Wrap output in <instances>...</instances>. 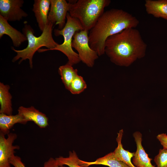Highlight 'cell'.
<instances>
[{
    "label": "cell",
    "instance_id": "9",
    "mask_svg": "<svg viewBox=\"0 0 167 167\" xmlns=\"http://www.w3.org/2000/svg\"><path fill=\"white\" fill-rule=\"evenodd\" d=\"M17 138L15 133H9L6 138L5 135L0 133V167H11L10 158L14 155L16 149H19L18 145L13 144Z\"/></svg>",
    "mask_w": 167,
    "mask_h": 167
},
{
    "label": "cell",
    "instance_id": "4",
    "mask_svg": "<svg viewBox=\"0 0 167 167\" xmlns=\"http://www.w3.org/2000/svg\"><path fill=\"white\" fill-rule=\"evenodd\" d=\"M71 6L70 15L77 19L84 30L89 31L95 25L105 12L104 9L110 4L109 0H69Z\"/></svg>",
    "mask_w": 167,
    "mask_h": 167
},
{
    "label": "cell",
    "instance_id": "12",
    "mask_svg": "<svg viewBox=\"0 0 167 167\" xmlns=\"http://www.w3.org/2000/svg\"><path fill=\"white\" fill-rule=\"evenodd\" d=\"M18 114L21 115L28 122L32 121L41 128L48 125V119L46 115L33 106L26 108L21 106L18 110Z\"/></svg>",
    "mask_w": 167,
    "mask_h": 167
},
{
    "label": "cell",
    "instance_id": "15",
    "mask_svg": "<svg viewBox=\"0 0 167 167\" xmlns=\"http://www.w3.org/2000/svg\"><path fill=\"white\" fill-rule=\"evenodd\" d=\"M81 163L83 167H88L92 165H103L109 167H130L126 164L119 160L113 152H110L104 156L97 159L92 162H87L80 160Z\"/></svg>",
    "mask_w": 167,
    "mask_h": 167
},
{
    "label": "cell",
    "instance_id": "13",
    "mask_svg": "<svg viewBox=\"0 0 167 167\" xmlns=\"http://www.w3.org/2000/svg\"><path fill=\"white\" fill-rule=\"evenodd\" d=\"M8 36L14 46L18 47L27 39L25 35L11 26L8 21L0 15V38L3 35Z\"/></svg>",
    "mask_w": 167,
    "mask_h": 167
},
{
    "label": "cell",
    "instance_id": "11",
    "mask_svg": "<svg viewBox=\"0 0 167 167\" xmlns=\"http://www.w3.org/2000/svg\"><path fill=\"white\" fill-rule=\"evenodd\" d=\"M50 6V0H35L32 11L40 30L42 32L47 24Z\"/></svg>",
    "mask_w": 167,
    "mask_h": 167
},
{
    "label": "cell",
    "instance_id": "17",
    "mask_svg": "<svg viewBox=\"0 0 167 167\" xmlns=\"http://www.w3.org/2000/svg\"><path fill=\"white\" fill-rule=\"evenodd\" d=\"M123 129L120 130L118 133L116 141L117 147L113 152L117 158L130 167H136L133 164L131 159L134 156L135 152H131L124 149L122 143V139L123 135Z\"/></svg>",
    "mask_w": 167,
    "mask_h": 167
},
{
    "label": "cell",
    "instance_id": "16",
    "mask_svg": "<svg viewBox=\"0 0 167 167\" xmlns=\"http://www.w3.org/2000/svg\"><path fill=\"white\" fill-rule=\"evenodd\" d=\"M27 122L21 115H7L0 113V132L4 135H8L10 129L15 124H26Z\"/></svg>",
    "mask_w": 167,
    "mask_h": 167
},
{
    "label": "cell",
    "instance_id": "1",
    "mask_svg": "<svg viewBox=\"0 0 167 167\" xmlns=\"http://www.w3.org/2000/svg\"><path fill=\"white\" fill-rule=\"evenodd\" d=\"M147 48L139 31L129 28L107 39L105 53L115 64L128 66L137 59L143 58Z\"/></svg>",
    "mask_w": 167,
    "mask_h": 167
},
{
    "label": "cell",
    "instance_id": "20",
    "mask_svg": "<svg viewBox=\"0 0 167 167\" xmlns=\"http://www.w3.org/2000/svg\"><path fill=\"white\" fill-rule=\"evenodd\" d=\"M55 159L60 167L64 165L69 167H83L81 163L80 160L78 158L74 151L70 152L68 157L60 156Z\"/></svg>",
    "mask_w": 167,
    "mask_h": 167
},
{
    "label": "cell",
    "instance_id": "23",
    "mask_svg": "<svg viewBox=\"0 0 167 167\" xmlns=\"http://www.w3.org/2000/svg\"><path fill=\"white\" fill-rule=\"evenodd\" d=\"M9 162L10 164L14 167H26L22 161L21 158L15 155L10 158Z\"/></svg>",
    "mask_w": 167,
    "mask_h": 167
},
{
    "label": "cell",
    "instance_id": "2",
    "mask_svg": "<svg viewBox=\"0 0 167 167\" xmlns=\"http://www.w3.org/2000/svg\"><path fill=\"white\" fill-rule=\"evenodd\" d=\"M139 21L122 9L112 8L105 11L88 34L89 44L99 56L105 53V44L109 36L129 28H135Z\"/></svg>",
    "mask_w": 167,
    "mask_h": 167
},
{
    "label": "cell",
    "instance_id": "22",
    "mask_svg": "<svg viewBox=\"0 0 167 167\" xmlns=\"http://www.w3.org/2000/svg\"><path fill=\"white\" fill-rule=\"evenodd\" d=\"M154 161L156 167H167V149H160Z\"/></svg>",
    "mask_w": 167,
    "mask_h": 167
},
{
    "label": "cell",
    "instance_id": "5",
    "mask_svg": "<svg viewBox=\"0 0 167 167\" xmlns=\"http://www.w3.org/2000/svg\"><path fill=\"white\" fill-rule=\"evenodd\" d=\"M66 19V22L63 28L61 30L55 29L54 30V35L56 36H62L64 41L61 44H58L51 50H58L62 53L67 57L68 62L67 63L72 66L81 61L78 54L72 49V38L76 32L84 29L79 22L71 17L69 13L67 14Z\"/></svg>",
    "mask_w": 167,
    "mask_h": 167
},
{
    "label": "cell",
    "instance_id": "19",
    "mask_svg": "<svg viewBox=\"0 0 167 167\" xmlns=\"http://www.w3.org/2000/svg\"><path fill=\"white\" fill-rule=\"evenodd\" d=\"M77 70L74 69L72 66L67 63L60 66L58 72L61 77V79L65 88L68 90L73 80L77 75Z\"/></svg>",
    "mask_w": 167,
    "mask_h": 167
},
{
    "label": "cell",
    "instance_id": "7",
    "mask_svg": "<svg viewBox=\"0 0 167 167\" xmlns=\"http://www.w3.org/2000/svg\"><path fill=\"white\" fill-rule=\"evenodd\" d=\"M50 6L48 16V21L54 25H58V29L61 30L65 25L66 19L70 9L71 3L65 0H50Z\"/></svg>",
    "mask_w": 167,
    "mask_h": 167
},
{
    "label": "cell",
    "instance_id": "10",
    "mask_svg": "<svg viewBox=\"0 0 167 167\" xmlns=\"http://www.w3.org/2000/svg\"><path fill=\"white\" fill-rule=\"evenodd\" d=\"M136 145V150L132 159V163L136 167H155L153 165L149 158L142 145V135L136 131L133 134Z\"/></svg>",
    "mask_w": 167,
    "mask_h": 167
},
{
    "label": "cell",
    "instance_id": "8",
    "mask_svg": "<svg viewBox=\"0 0 167 167\" xmlns=\"http://www.w3.org/2000/svg\"><path fill=\"white\" fill-rule=\"evenodd\" d=\"M23 0H0V15L8 21H19L28 14L21 8Z\"/></svg>",
    "mask_w": 167,
    "mask_h": 167
},
{
    "label": "cell",
    "instance_id": "3",
    "mask_svg": "<svg viewBox=\"0 0 167 167\" xmlns=\"http://www.w3.org/2000/svg\"><path fill=\"white\" fill-rule=\"evenodd\" d=\"M53 25V24L48 22L41 35L36 37L34 35V31L31 26L26 24L22 31L27 38L28 45L25 48L21 50H16L11 47V49L17 53L12 61L14 62L21 58L19 62L20 64L23 60L28 59L30 67L32 68L33 57L37 51L41 52L51 50L58 45L52 36Z\"/></svg>",
    "mask_w": 167,
    "mask_h": 167
},
{
    "label": "cell",
    "instance_id": "21",
    "mask_svg": "<svg viewBox=\"0 0 167 167\" xmlns=\"http://www.w3.org/2000/svg\"><path fill=\"white\" fill-rule=\"evenodd\" d=\"M86 87L83 78L78 75L71 82L68 90L73 94H78L83 92Z\"/></svg>",
    "mask_w": 167,
    "mask_h": 167
},
{
    "label": "cell",
    "instance_id": "26",
    "mask_svg": "<svg viewBox=\"0 0 167 167\" xmlns=\"http://www.w3.org/2000/svg\"><path fill=\"white\" fill-rule=\"evenodd\" d=\"M65 167V166H62V167Z\"/></svg>",
    "mask_w": 167,
    "mask_h": 167
},
{
    "label": "cell",
    "instance_id": "6",
    "mask_svg": "<svg viewBox=\"0 0 167 167\" xmlns=\"http://www.w3.org/2000/svg\"><path fill=\"white\" fill-rule=\"evenodd\" d=\"M88 32L83 30L76 32L73 37L72 46L78 52L81 61L87 66L92 67L98 55L90 46Z\"/></svg>",
    "mask_w": 167,
    "mask_h": 167
},
{
    "label": "cell",
    "instance_id": "25",
    "mask_svg": "<svg viewBox=\"0 0 167 167\" xmlns=\"http://www.w3.org/2000/svg\"><path fill=\"white\" fill-rule=\"evenodd\" d=\"M43 167H60L55 159L50 158L44 164Z\"/></svg>",
    "mask_w": 167,
    "mask_h": 167
},
{
    "label": "cell",
    "instance_id": "18",
    "mask_svg": "<svg viewBox=\"0 0 167 167\" xmlns=\"http://www.w3.org/2000/svg\"><path fill=\"white\" fill-rule=\"evenodd\" d=\"M10 87L9 85L0 83V113L7 115H12V96L9 92Z\"/></svg>",
    "mask_w": 167,
    "mask_h": 167
},
{
    "label": "cell",
    "instance_id": "14",
    "mask_svg": "<svg viewBox=\"0 0 167 167\" xmlns=\"http://www.w3.org/2000/svg\"><path fill=\"white\" fill-rule=\"evenodd\" d=\"M144 6L148 14L167 20V0H146Z\"/></svg>",
    "mask_w": 167,
    "mask_h": 167
},
{
    "label": "cell",
    "instance_id": "24",
    "mask_svg": "<svg viewBox=\"0 0 167 167\" xmlns=\"http://www.w3.org/2000/svg\"><path fill=\"white\" fill-rule=\"evenodd\" d=\"M156 138L163 146V148L167 149V135L165 133H161L157 136Z\"/></svg>",
    "mask_w": 167,
    "mask_h": 167
}]
</instances>
